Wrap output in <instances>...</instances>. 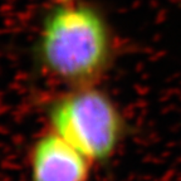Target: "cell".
Masks as SVG:
<instances>
[{
  "label": "cell",
  "instance_id": "6da1fadb",
  "mask_svg": "<svg viewBox=\"0 0 181 181\" xmlns=\"http://www.w3.org/2000/svg\"><path fill=\"white\" fill-rule=\"evenodd\" d=\"M116 53L117 40L108 18L97 5L82 0L52 5L33 44L38 71L64 88L99 84Z\"/></svg>",
  "mask_w": 181,
  "mask_h": 181
},
{
  "label": "cell",
  "instance_id": "7a4b0ae2",
  "mask_svg": "<svg viewBox=\"0 0 181 181\" xmlns=\"http://www.w3.org/2000/svg\"><path fill=\"white\" fill-rule=\"evenodd\" d=\"M49 128L90 162H106L120 150L127 121L118 103L99 84L64 88L45 104Z\"/></svg>",
  "mask_w": 181,
  "mask_h": 181
},
{
  "label": "cell",
  "instance_id": "277c9868",
  "mask_svg": "<svg viewBox=\"0 0 181 181\" xmlns=\"http://www.w3.org/2000/svg\"><path fill=\"white\" fill-rule=\"evenodd\" d=\"M52 1L54 4H57V3H71V1H76V0H52Z\"/></svg>",
  "mask_w": 181,
  "mask_h": 181
},
{
  "label": "cell",
  "instance_id": "3957f363",
  "mask_svg": "<svg viewBox=\"0 0 181 181\" xmlns=\"http://www.w3.org/2000/svg\"><path fill=\"white\" fill-rule=\"evenodd\" d=\"M90 163L82 152L52 130L34 142L30 152L33 181H87Z\"/></svg>",
  "mask_w": 181,
  "mask_h": 181
}]
</instances>
